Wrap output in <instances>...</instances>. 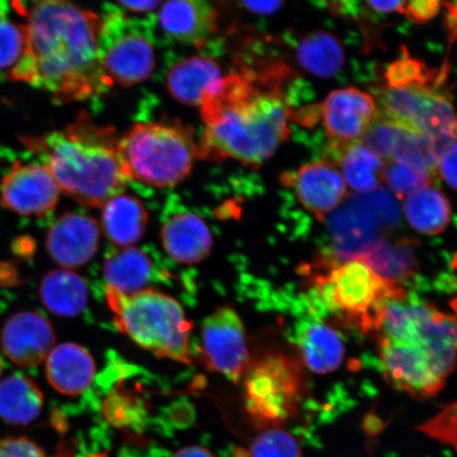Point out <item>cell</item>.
<instances>
[{
    "label": "cell",
    "instance_id": "6da1fadb",
    "mask_svg": "<svg viewBox=\"0 0 457 457\" xmlns=\"http://www.w3.org/2000/svg\"><path fill=\"white\" fill-rule=\"evenodd\" d=\"M24 16L27 48L11 81L48 91L54 101H84L112 87L103 72L99 38L102 20L66 2L13 4Z\"/></svg>",
    "mask_w": 457,
    "mask_h": 457
},
{
    "label": "cell",
    "instance_id": "7a4b0ae2",
    "mask_svg": "<svg viewBox=\"0 0 457 457\" xmlns=\"http://www.w3.org/2000/svg\"><path fill=\"white\" fill-rule=\"evenodd\" d=\"M288 77V68L276 64L222 78L199 106L204 124L199 157L245 165L270 159L290 134L294 111L283 87Z\"/></svg>",
    "mask_w": 457,
    "mask_h": 457
},
{
    "label": "cell",
    "instance_id": "3957f363",
    "mask_svg": "<svg viewBox=\"0 0 457 457\" xmlns=\"http://www.w3.org/2000/svg\"><path fill=\"white\" fill-rule=\"evenodd\" d=\"M453 307L444 312L407 296L381 307L370 334L392 386L417 399L442 390L457 365V300Z\"/></svg>",
    "mask_w": 457,
    "mask_h": 457
},
{
    "label": "cell",
    "instance_id": "277c9868",
    "mask_svg": "<svg viewBox=\"0 0 457 457\" xmlns=\"http://www.w3.org/2000/svg\"><path fill=\"white\" fill-rule=\"evenodd\" d=\"M22 142L53 174L61 192L86 207L102 208L128 186L116 129L96 124L88 113H79L64 129Z\"/></svg>",
    "mask_w": 457,
    "mask_h": 457
},
{
    "label": "cell",
    "instance_id": "5b68a950",
    "mask_svg": "<svg viewBox=\"0 0 457 457\" xmlns=\"http://www.w3.org/2000/svg\"><path fill=\"white\" fill-rule=\"evenodd\" d=\"M106 299L117 328L137 345L160 358L191 363L192 323L174 298L145 289L129 295L106 290Z\"/></svg>",
    "mask_w": 457,
    "mask_h": 457
},
{
    "label": "cell",
    "instance_id": "8992f818",
    "mask_svg": "<svg viewBox=\"0 0 457 457\" xmlns=\"http://www.w3.org/2000/svg\"><path fill=\"white\" fill-rule=\"evenodd\" d=\"M119 150L129 179L156 187L179 185L199 157L192 129L179 122L136 124Z\"/></svg>",
    "mask_w": 457,
    "mask_h": 457
},
{
    "label": "cell",
    "instance_id": "52a82bcc",
    "mask_svg": "<svg viewBox=\"0 0 457 457\" xmlns=\"http://www.w3.org/2000/svg\"><path fill=\"white\" fill-rule=\"evenodd\" d=\"M247 412L262 428H278L299 413L305 398L304 369L300 359L284 352L264 353L244 376Z\"/></svg>",
    "mask_w": 457,
    "mask_h": 457
},
{
    "label": "cell",
    "instance_id": "ba28073f",
    "mask_svg": "<svg viewBox=\"0 0 457 457\" xmlns=\"http://www.w3.org/2000/svg\"><path fill=\"white\" fill-rule=\"evenodd\" d=\"M314 288L331 312L364 333H370L385 303L407 296L402 286L386 281L359 257L330 265Z\"/></svg>",
    "mask_w": 457,
    "mask_h": 457
},
{
    "label": "cell",
    "instance_id": "9c48e42d",
    "mask_svg": "<svg viewBox=\"0 0 457 457\" xmlns=\"http://www.w3.org/2000/svg\"><path fill=\"white\" fill-rule=\"evenodd\" d=\"M101 20L100 61L108 83L129 87L145 81L155 68L156 57L145 27L113 5Z\"/></svg>",
    "mask_w": 457,
    "mask_h": 457
},
{
    "label": "cell",
    "instance_id": "30bf717a",
    "mask_svg": "<svg viewBox=\"0 0 457 457\" xmlns=\"http://www.w3.org/2000/svg\"><path fill=\"white\" fill-rule=\"evenodd\" d=\"M380 106L381 117L409 133L430 137L442 151L457 140V113L433 87H387Z\"/></svg>",
    "mask_w": 457,
    "mask_h": 457
},
{
    "label": "cell",
    "instance_id": "8fae6325",
    "mask_svg": "<svg viewBox=\"0 0 457 457\" xmlns=\"http://www.w3.org/2000/svg\"><path fill=\"white\" fill-rule=\"evenodd\" d=\"M395 203L386 194L355 197L331 221L339 259H355L380 241L398 220Z\"/></svg>",
    "mask_w": 457,
    "mask_h": 457
},
{
    "label": "cell",
    "instance_id": "7c38bea8",
    "mask_svg": "<svg viewBox=\"0 0 457 457\" xmlns=\"http://www.w3.org/2000/svg\"><path fill=\"white\" fill-rule=\"evenodd\" d=\"M202 351L210 370L236 384L244 378L251 358L244 323L231 307L217 308L205 318L202 328Z\"/></svg>",
    "mask_w": 457,
    "mask_h": 457
},
{
    "label": "cell",
    "instance_id": "4fadbf2b",
    "mask_svg": "<svg viewBox=\"0 0 457 457\" xmlns=\"http://www.w3.org/2000/svg\"><path fill=\"white\" fill-rule=\"evenodd\" d=\"M61 190L53 174L41 162L11 165L0 182V203L22 216L44 217L55 209Z\"/></svg>",
    "mask_w": 457,
    "mask_h": 457
},
{
    "label": "cell",
    "instance_id": "5bb4252c",
    "mask_svg": "<svg viewBox=\"0 0 457 457\" xmlns=\"http://www.w3.org/2000/svg\"><path fill=\"white\" fill-rule=\"evenodd\" d=\"M282 182L294 188L303 208L319 220H324L334 212L345 202L347 194L340 169L331 162L302 165L295 173L284 174Z\"/></svg>",
    "mask_w": 457,
    "mask_h": 457
},
{
    "label": "cell",
    "instance_id": "9a60e30c",
    "mask_svg": "<svg viewBox=\"0 0 457 457\" xmlns=\"http://www.w3.org/2000/svg\"><path fill=\"white\" fill-rule=\"evenodd\" d=\"M377 112L373 96L353 87L333 91L321 106L325 131L335 146L361 140Z\"/></svg>",
    "mask_w": 457,
    "mask_h": 457
},
{
    "label": "cell",
    "instance_id": "2e32d148",
    "mask_svg": "<svg viewBox=\"0 0 457 457\" xmlns=\"http://www.w3.org/2000/svg\"><path fill=\"white\" fill-rule=\"evenodd\" d=\"M0 341L11 361L21 368H33L53 351L55 334L53 325L41 313L22 312L5 322Z\"/></svg>",
    "mask_w": 457,
    "mask_h": 457
},
{
    "label": "cell",
    "instance_id": "e0dca14e",
    "mask_svg": "<svg viewBox=\"0 0 457 457\" xmlns=\"http://www.w3.org/2000/svg\"><path fill=\"white\" fill-rule=\"evenodd\" d=\"M99 243L100 226L93 217L68 212L50 227L46 245L53 260L68 270L87 264L98 251Z\"/></svg>",
    "mask_w": 457,
    "mask_h": 457
},
{
    "label": "cell",
    "instance_id": "ac0fdd59",
    "mask_svg": "<svg viewBox=\"0 0 457 457\" xmlns=\"http://www.w3.org/2000/svg\"><path fill=\"white\" fill-rule=\"evenodd\" d=\"M219 13L212 4L202 0L169 2L159 12L165 33L182 44L203 46L217 30Z\"/></svg>",
    "mask_w": 457,
    "mask_h": 457
},
{
    "label": "cell",
    "instance_id": "d6986e66",
    "mask_svg": "<svg viewBox=\"0 0 457 457\" xmlns=\"http://www.w3.org/2000/svg\"><path fill=\"white\" fill-rule=\"evenodd\" d=\"M165 253L180 264L195 265L204 261L213 247V237L202 217L192 212L175 214L162 228Z\"/></svg>",
    "mask_w": 457,
    "mask_h": 457
},
{
    "label": "cell",
    "instance_id": "ffe728a7",
    "mask_svg": "<svg viewBox=\"0 0 457 457\" xmlns=\"http://www.w3.org/2000/svg\"><path fill=\"white\" fill-rule=\"evenodd\" d=\"M96 364L86 348L62 343L50 352L46 375L51 386L66 396H77L93 384Z\"/></svg>",
    "mask_w": 457,
    "mask_h": 457
},
{
    "label": "cell",
    "instance_id": "44dd1931",
    "mask_svg": "<svg viewBox=\"0 0 457 457\" xmlns=\"http://www.w3.org/2000/svg\"><path fill=\"white\" fill-rule=\"evenodd\" d=\"M222 78L219 62L212 57L192 56L170 68L167 85L174 99L199 107Z\"/></svg>",
    "mask_w": 457,
    "mask_h": 457
},
{
    "label": "cell",
    "instance_id": "7402d4cb",
    "mask_svg": "<svg viewBox=\"0 0 457 457\" xmlns=\"http://www.w3.org/2000/svg\"><path fill=\"white\" fill-rule=\"evenodd\" d=\"M148 212L140 199L119 194L102 207V230L118 248L133 247L145 236Z\"/></svg>",
    "mask_w": 457,
    "mask_h": 457
},
{
    "label": "cell",
    "instance_id": "603a6c76",
    "mask_svg": "<svg viewBox=\"0 0 457 457\" xmlns=\"http://www.w3.org/2000/svg\"><path fill=\"white\" fill-rule=\"evenodd\" d=\"M296 348L303 365L317 374L333 373L345 356L341 337L325 322H312L296 336Z\"/></svg>",
    "mask_w": 457,
    "mask_h": 457
},
{
    "label": "cell",
    "instance_id": "cb8c5ba5",
    "mask_svg": "<svg viewBox=\"0 0 457 457\" xmlns=\"http://www.w3.org/2000/svg\"><path fill=\"white\" fill-rule=\"evenodd\" d=\"M102 272L106 290L129 295L147 289L153 278V264L138 248H117L107 255Z\"/></svg>",
    "mask_w": 457,
    "mask_h": 457
},
{
    "label": "cell",
    "instance_id": "d4e9b609",
    "mask_svg": "<svg viewBox=\"0 0 457 457\" xmlns=\"http://www.w3.org/2000/svg\"><path fill=\"white\" fill-rule=\"evenodd\" d=\"M41 299L56 316H79L88 304V286L76 272L57 270L46 274L41 284Z\"/></svg>",
    "mask_w": 457,
    "mask_h": 457
},
{
    "label": "cell",
    "instance_id": "484cf974",
    "mask_svg": "<svg viewBox=\"0 0 457 457\" xmlns=\"http://www.w3.org/2000/svg\"><path fill=\"white\" fill-rule=\"evenodd\" d=\"M44 395L29 377L15 374L0 382V417L8 424L26 426L41 415Z\"/></svg>",
    "mask_w": 457,
    "mask_h": 457
},
{
    "label": "cell",
    "instance_id": "4316f807",
    "mask_svg": "<svg viewBox=\"0 0 457 457\" xmlns=\"http://www.w3.org/2000/svg\"><path fill=\"white\" fill-rule=\"evenodd\" d=\"M339 152V169L345 184L362 194L378 190L384 182L386 162L358 141L345 146H335Z\"/></svg>",
    "mask_w": 457,
    "mask_h": 457
},
{
    "label": "cell",
    "instance_id": "83f0119b",
    "mask_svg": "<svg viewBox=\"0 0 457 457\" xmlns=\"http://www.w3.org/2000/svg\"><path fill=\"white\" fill-rule=\"evenodd\" d=\"M403 212L410 226L427 236L442 233L451 220L449 199L432 186L421 187L405 198Z\"/></svg>",
    "mask_w": 457,
    "mask_h": 457
},
{
    "label": "cell",
    "instance_id": "f1b7e54d",
    "mask_svg": "<svg viewBox=\"0 0 457 457\" xmlns=\"http://www.w3.org/2000/svg\"><path fill=\"white\" fill-rule=\"evenodd\" d=\"M296 59L304 70L319 78L336 76L345 62L339 38L327 31L307 34L296 47Z\"/></svg>",
    "mask_w": 457,
    "mask_h": 457
},
{
    "label": "cell",
    "instance_id": "f546056e",
    "mask_svg": "<svg viewBox=\"0 0 457 457\" xmlns=\"http://www.w3.org/2000/svg\"><path fill=\"white\" fill-rule=\"evenodd\" d=\"M358 257L386 281L397 285L415 270L414 253L408 242H379Z\"/></svg>",
    "mask_w": 457,
    "mask_h": 457
},
{
    "label": "cell",
    "instance_id": "4dcf8cb0",
    "mask_svg": "<svg viewBox=\"0 0 457 457\" xmlns=\"http://www.w3.org/2000/svg\"><path fill=\"white\" fill-rule=\"evenodd\" d=\"M408 131L381 117L378 112L360 142L384 162L396 155Z\"/></svg>",
    "mask_w": 457,
    "mask_h": 457
},
{
    "label": "cell",
    "instance_id": "1f68e13d",
    "mask_svg": "<svg viewBox=\"0 0 457 457\" xmlns=\"http://www.w3.org/2000/svg\"><path fill=\"white\" fill-rule=\"evenodd\" d=\"M27 36L24 24H17L0 16V71L14 70L26 53Z\"/></svg>",
    "mask_w": 457,
    "mask_h": 457
},
{
    "label": "cell",
    "instance_id": "d6a6232c",
    "mask_svg": "<svg viewBox=\"0 0 457 457\" xmlns=\"http://www.w3.org/2000/svg\"><path fill=\"white\" fill-rule=\"evenodd\" d=\"M248 457H301V448L290 433L281 428H268L254 439Z\"/></svg>",
    "mask_w": 457,
    "mask_h": 457
},
{
    "label": "cell",
    "instance_id": "836d02e7",
    "mask_svg": "<svg viewBox=\"0 0 457 457\" xmlns=\"http://www.w3.org/2000/svg\"><path fill=\"white\" fill-rule=\"evenodd\" d=\"M433 76L424 62L411 57L408 53L388 67L386 74L388 87H432Z\"/></svg>",
    "mask_w": 457,
    "mask_h": 457
},
{
    "label": "cell",
    "instance_id": "e575fe53",
    "mask_svg": "<svg viewBox=\"0 0 457 457\" xmlns=\"http://www.w3.org/2000/svg\"><path fill=\"white\" fill-rule=\"evenodd\" d=\"M419 430L457 451V400L425 421Z\"/></svg>",
    "mask_w": 457,
    "mask_h": 457
},
{
    "label": "cell",
    "instance_id": "d590c367",
    "mask_svg": "<svg viewBox=\"0 0 457 457\" xmlns=\"http://www.w3.org/2000/svg\"><path fill=\"white\" fill-rule=\"evenodd\" d=\"M0 457H48L44 449L24 436L0 439Z\"/></svg>",
    "mask_w": 457,
    "mask_h": 457
},
{
    "label": "cell",
    "instance_id": "8d00e7d4",
    "mask_svg": "<svg viewBox=\"0 0 457 457\" xmlns=\"http://www.w3.org/2000/svg\"><path fill=\"white\" fill-rule=\"evenodd\" d=\"M442 4L436 0H415L407 2L403 12L408 19L417 25H424L436 17L441 11Z\"/></svg>",
    "mask_w": 457,
    "mask_h": 457
},
{
    "label": "cell",
    "instance_id": "74e56055",
    "mask_svg": "<svg viewBox=\"0 0 457 457\" xmlns=\"http://www.w3.org/2000/svg\"><path fill=\"white\" fill-rule=\"evenodd\" d=\"M437 168L445 184L457 191V140L444 148Z\"/></svg>",
    "mask_w": 457,
    "mask_h": 457
},
{
    "label": "cell",
    "instance_id": "f35d334b",
    "mask_svg": "<svg viewBox=\"0 0 457 457\" xmlns=\"http://www.w3.org/2000/svg\"><path fill=\"white\" fill-rule=\"evenodd\" d=\"M118 8L125 11H130V12L137 13H146L150 11L155 10L162 3L157 0H137V2H129V0H123V2L117 3Z\"/></svg>",
    "mask_w": 457,
    "mask_h": 457
},
{
    "label": "cell",
    "instance_id": "ab89813d",
    "mask_svg": "<svg viewBox=\"0 0 457 457\" xmlns=\"http://www.w3.org/2000/svg\"><path fill=\"white\" fill-rule=\"evenodd\" d=\"M245 9L260 15H270L283 7V2H243Z\"/></svg>",
    "mask_w": 457,
    "mask_h": 457
},
{
    "label": "cell",
    "instance_id": "60d3db41",
    "mask_svg": "<svg viewBox=\"0 0 457 457\" xmlns=\"http://www.w3.org/2000/svg\"><path fill=\"white\" fill-rule=\"evenodd\" d=\"M407 2H368L370 9L379 13L403 12L404 5Z\"/></svg>",
    "mask_w": 457,
    "mask_h": 457
},
{
    "label": "cell",
    "instance_id": "b9f144b4",
    "mask_svg": "<svg viewBox=\"0 0 457 457\" xmlns=\"http://www.w3.org/2000/svg\"><path fill=\"white\" fill-rule=\"evenodd\" d=\"M173 457H216L210 450L199 445H190V447L182 448L174 454Z\"/></svg>",
    "mask_w": 457,
    "mask_h": 457
},
{
    "label": "cell",
    "instance_id": "7bdbcfd3",
    "mask_svg": "<svg viewBox=\"0 0 457 457\" xmlns=\"http://www.w3.org/2000/svg\"><path fill=\"white\" fill-rule=\"evenodd\" d=\"M84 457H108L105 453H91L88 455H85Z\"/></svg>",
    "mask_w": 457,
    "mask_h": 457
},
{
    "label": "cell",
    "instance_id": "ee69618b",
    "mask_svg": "<svg viewBox=\"0 0 457 457\" xmlns=\"http://www.w3.org/2000/svg\"><path fill=\"white\" fill-rule=\"evenodd\" d=\"M3 371V360L2 357H0V374H2Z\"/></svg>",
    "mask_w": 457,
    "mask_h": 457
},
{
    "label": "cell",
    "instance_id": "f6af8a7d",
    "mask_svg": "<svg viewBox=\"0 0 457 457\" xmlns=\"http://www.w3.org/2000/svg\"><path fill=\"white\" fill-rule=\"evenodd\" d=\"M2 15H3V9L0 8V16H2Z\"/></svg>",
    "mask_w": 457,
    "mask_h": 457
}]
</instances>
